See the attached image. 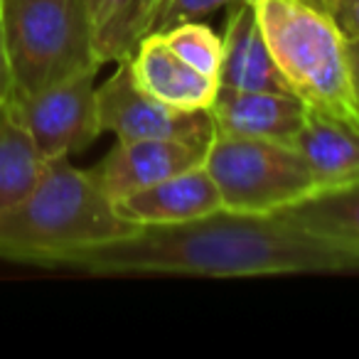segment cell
Masks as SVG:
<instances>
[{"mask_svg": "<svg viewBox=\"0 0 359 359\" xmlns=\"http://www.w3.org/2000/svg\"><path fill=\"white\" fill-rule=\"evenodd\" d=\"M349 47V62H352V76H354V94H357V104H359V35L347 40Z\"/></svg>", "mask_w": 359, "mask_h": 359, "instance_id": "44dd1931", "label": "cell"}, {"mask_svg": "<svg viewBox=\"0 0 359 359\" xmlns=\"http://www.w3.org/2000/svg\"><path fill=\"white\" fill-rule=\"evenodd\" d=\"M135 229L116 212L89 170L69 158L47 160L40 185L22 202L0 210V259L67 269L84 251Z\"/></svg>", "mask_w": 359, "mask_h": 359, "instance_id": "7a4b0ae2", "label": "cell"}, {"mask_svg": "<svg viewBox=\"0 0 359 359\" xmlns=\"http://www.w3.org/2000/svg\"><path fill=\"white\" fill-rule=\"evenodd\" d=\"M215 133L264 138L293 145L305 106L285 91H249L219 86L210 106Z\"/></svg>", "mask_w": 359, "mask_h": 359, "instance_id": "9c48e42d", "label": "cell"}, {"mask_svg": "<svg viewBox=\"0 0 359 359\" xmlns=\"http://www.w3.org/2000/svg\"><path fill=\"white\" fill-rule=\"evenodd\" d=\"M210 143H187L172 138L118 140L99 165L89 170L99 190L111 202L150 187L160 180L205 163Z\"/></svg>", "mask_w": 359, "mask_h": 359, "instance_id": "ba28073f", "label": "cell"}, {"mask_svg": "<svg viewBox=\"0 0 359 359\" xmlns=\"http://www.w3.org/2000/svg\"><path fill=\"white\" fill-rule=\"evenodd\" d=\"M226 3H229V0H168V6H165L163 15H160L158 30L155 32H163V30H168V27L177 25V22H185V20H202V18L219 11Z\"/></svg>", "mask_w": 359, "mask_h": 359, "instance_id": "ac0fdd59", "label": "cell"}, {"mask_svg": "<svg viewBox=\"0 0 359 359\" xmlns=\"http://www.w3.org/2000/svg\"><path fill=\"white\" fill-rule=\"evenodd\" d=\"M249 3H256V0H249Z\"/></svg>", "mask_w": 359, "mask_h": 359, "instance_id": "7402d4cb", "label": "cell"}, {"mask_svg": "<svg viewBox=\"0 0 359 359\" xmlns=\"http://www.w3.org/2000/svg\"><path fill=\"white\" fill-rule=\"evenodd\" d=\"M205 168L231 212L276 215L315 192L308 163L288 143L215 133Z\"/></svg>", "mask_w": 359, "mask_h": 359, "instance_id": "5b68a950", "label": "cell"}, {"mask_svg": "<svg viewBox=\"0 0 359 359\" xmlns=\"http://www.w3.org/2000/svg\"><path fill=\"white\" fill-rule=\"evenodd\" d=\"M332 15L347 40L359 35V0H313Z\"/></svg>", "mask_w": 359, "mask_h": 359, "instance_id": "d6986e66", "label": "cell"}, {"mask_svg": "<svg viewBox=\"0 0 359 359\" xmlns=\"http://www.w3.org/2000/svg\"><path fill=\"white\" fill-rule=\"evenodd\" d=\"M96 72H79L35 94H13L8 99V106L45 160L69 158L104 133L96 106Z\"/></svg>", "mask_w": 359, "mask_h": 359, "instance_id": "8992f818", "label": "cell"}, {"mask_svg": "<svg viewBox=\"0 0 359 359\" xmlns=\"http://www.w3.org/2000/svg\"><path fill=\"white\" fill-rule=\"evenodd\" d=\"M116 212L135 226L177 224L224 210V202L205 163L177 172L155 185L143 187L123 200L114 202Z\"/></svg>", "mask_w": 359, "mask_h": 359, "instance_id": "30bf717a", "label": "cell"}, {"mask_svg": "<svg viewBox=\"0 0 359 359\" xmlns=\"http://www.w3.org/2000/svg\"><path fill=\"white\" fill-rule=\"evenodd\" d=\"M133 76L150 96L185 111H210L219 81L187 65L165 42L163 32H150L130 55Z\"/></svg>", "mask_w": 359, "mask_h": 359, "instance_id": "8fae6325", "label": "cell"}, {"mask_svg": "<svg viewBox=\"0 0 359 359\" xmlns=\"http://www.w3.org/2000/svg\"><path fill=\"white\" fill-rule=\"evenodd\" d=\"M163 37L187 65L219 81L224 42L210 25L202 20H185L163 30Z\"/></svg>", "mask_w": 359, "mask_h": 359, "instance_id": "e0dca14e", "label": "cell"}, {"mask_svg": "<svg viewBox=\"0 0 359 359\" xmlns=\"http://www.w3.org/2000/svg\"><path fill=\"white\" fill-rule=\"evenodd\" d=\"M293 148L308 163L315 192L339 190L359 182V128L354 126L305 109V121Z\"/></svg>", "mask_w": 359, "mask_h": 359, "instance_id": "4fadbf2b", "label": "cell"}, {"mask_svg": "<svg viewBox=\"0 0 359 359\" xmlns=\"http://www.w3.org/2000/svg\"><path fill=\"white\" fill-rule=\"evenodd\" d=\"M276 215L315 239L359 256V182L339 190L315 192Z\"/></svg>", "mask_w": 359, "mask_h": 359, "instance_id": "9a60e30c", "label": "cell"}, {"mask_svg": "<svg viewBox=\"0 0 359 359\" xmlns=\"http://www.w3.org/2000/svg\"><path fill=\"white\" fill-rule=\"evenodd\" d=\"M226 8H229V15H226V30L222 37L224 57H222L219 86L290 94L266 45L256 6L249 0H229Z\"/></svg>", "mask_w": 359, "mask_h": 359, "instance_id": "7c38bea8", "label": "cell"}, {"mask_svg": "<svg viewBox=\"0 0 359 359\" xmlns=\"http://www.w3.org/2000/svg\"><path fill=\"white\" fill-rule=\"evenodd\" d=\"M259 25L276 69L310 111L359 128L347 37L313 0H256Z\"/></svg>", "mask_w": 359, "mask_h": 359, "instance_id": "3957f363", "label": "cell"}, {"mask_svg": "<svg viewBox=\"0 0 359 359\" xmlns=\"http://www.w3.org/2000/svg\"><path fill=\"white\" fill-rule=\"evenodd\" d=\"M15 91V81H13L11 60L6 52V40H3V30H0V104H6Z\"/></svg>", "mask_w": 359, "mask_h": 359, "instance_id": "ffe728a7", "label": "cell"}, {"mask_svg": "<svg viewBox=\"0 0 359 359\" xmlns=\"http://www.w3.org/2000/svg\"><path fill=\"white\" fill-rule=\"evenodd\" d=\"M101 128L118 140L172 138L210 143L215 135L210 111H185L150 96L135 81L130 57L116 62V72L96 89Z\"/></svg>", "mask_w": 359, "mask_h": 359, "instance_id": "52a82bcc", "label": "cell"}, {"mask_svg": "<svg viewBox=\"0 0 359 359\" xmlns=\"http://www.w3.org/2000/svg\"><path fill=\"white\" fill-rule=\"evenodd\" d=\"M0 30L13 94H35L86 69H99L84 0H0Z\"/></svg>", "mask_w": 359, "mask_h": 359, "instance_id": "277c9868", "label": "cell"}, {"mask_svg": "<svg viewBox=\"0 0 359 359\" xmlns=\"http://www.w3.org/2000/svg\"><path fill=\"white\" fill-rule=\"evenodd\" d=\"M47 170V160L37 150L25 126L15 118L13 109L0 104V210L22 202Z\"/></svg>", "mask_w": 359, "mask_h": 359, "instance_id": "2e32d148", "label": "cell"}, {"mask_svg": "<svg viewBox=\"0 0 359 359\" xmlns=\"http://www.w3.org/2000/svg\"><path fill=\"white\" fill-rule=\"evenodd\" d=\"M67 271L89 276H256L349 273L359 256L298 229L278 215L217 210L177 224H143L79 254Z\"/></svg>", "mask_w": 359, "mask_h": 359, "instance_id": "6da1fadb", "label": "cell"}, {"mask_svg": "<svg viewBox=\"0 0 359 359\" xmlns=\"http://www.w3.org/2000/svg\"><path fill=\"white\" fill-rule=\"evenodd\" d=\"M99 65H116L158 30L168 0H84Z\"/></svg>", "mask_w": 359, "mask_h": 359, "instance_id": "5bb4252c", "label": "cell"}]
</instances>
